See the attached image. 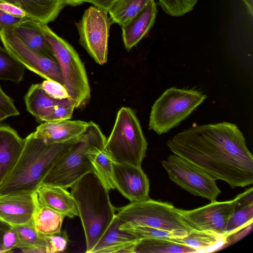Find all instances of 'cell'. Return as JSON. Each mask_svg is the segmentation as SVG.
Masks as SVG:
<instances>
[{"label":"cell","mask_w":253,"mask_h":253,"mask_svg":"<svg viewBox=\"0 0 253 253\" xmlns=\"http://www.w3.org/2000/svg\"><path fill=\"white\" fill-rule=\"evenodd\" d=\"M167 145L174 154L232 188L253 183V157L243 133L234 124L193 126L175 134Z\"/></svg>","instance_id":"6da1fadb"},{"label":"cell","mask_w":253,"mask_h":253,"mask_svg":"<svg viewBox=\"0 0 253 253\" xmlns=\"http://www.w3.org/2000/svg\"><path fill=\"white\" fill-rule=\"evenodd\" d=\"M76 140L46 143L33 132L30 134L15 165L0 184V196L35 193L55 161Z\"/></svg>","instance_id":"7a4b0ae2"},{"label":"cell","mask_w":253,"mask_h":253,"mask_svg":"<svg viewBox=\"0 0 253 253\" xmlns=\"http://www.w3.org/2000/svg\"><path fill=\"white\" fill-rule=\"evenodd\" d=\"M71 187L84 230L85 253H90L115 216L116 208L109 190L94 172L86 174Z\"/></svg>","instance_id":"3957f363"},{"label":"cell","mask_w":253,"mask_h":253,"mask_svg":"<svg viewBox=\"0 0 253 253\" xmlns=\"http://www.w3.org/2000/svg\"><path fill=\"white\" fill-rule=\"evenodd\" d=\"M106 138L99 126L89 122L83 133L71 147L54 163L41 185H49L65 189L71 187L83 176L94 172L88 153L104 148Z\"/></svg>","instance_id":"277c9868"},{"label":"cell","mask_w":253,"mask_h":253,"mask_svg":"<svg viewBox=\"0 0 253 253\" xmlns=\"http://www.w3.org/2000/svg\"><path fill=\"white\" fill-rule=\"evenodd\" d=\"M147 142L133 110L123 107L118 112L114 127L104 149L115 163L141 167Z\"/></svg>","instance_id":"5b68a950"},{"label":"cell","mask_w":253,"mask_h":253,"mask_svg":"<svg viewBox=\"0 0 253 253\" xmlns=\"http://www.w3.org/2000/svg\"><path fill=\"white\" fill-rule=\"evenodd\" d=\"M60 66L68 98L76 108L85 105L90 98L86 72L78 53L66 41L56 35L45 24L40 23Z\"/></svg>","instance_id":"8992f818"},{"label":"cell","mask_w":253,"mask_h":253,"mask_svg":"<svg viewBox=\"0 0 253 253\" xmlns=\"http://www.w3.org/2000/svg\"><path fill=\"white\" fill-rule=\"evenodd\" d=\"M206 97L201 91L194 89H167L152 107L149 127L159 135L168 132L186 119Z\"/></svg>","instance_id":"52a82bcc"},{"label":"cell","mask_w":253,"mask_h":253,"mask_svg":"<svg viewBox=\"0 0 253 253\" xmlns=\"http://www.w3.org/2000/svg\"><path fill=\"white\" fill-rule=\"evenodd\" d=\"M172 204L150 198L115 209L124 223L148 226L173 232L182 237L192 230L181 218Z\"/></svg>","instance_id":"ba28073f"},{"label":"cell","mask_w":253,"mask_h":253,"mask_svg":"<svg viewBox=\"0 0 253 253\" xmlns=\"http://www.w3.org/2000/svg\"><path fill=\"white\" fill-rule=\"evenodd\" d=\"M169 179L192 195L216 201L221 191L215 180L183 158L173 154L162 161Z\"/></svg>","instance_id":"9c48e42d"},{"label":"cell","mask_w":253,"mask_h":253,"mask_svg":"<svg viewBox=\"0 0 253 253\" xmlns=\"http://www.w3.org/2000/svg\"><path fill=\"white\" fill-rule=\"evenodd\" d=\"M112 24L108 12L95 6L87 8L76 23L80 44L99 65L107 61L108 41Z\"/></svg>","instance_id":"30bf717a"},{"label":"cell","mask_w":253,"mask_h":253,"mask_svg":"<svg viewBox=\"0 0 253 253\" xmlns=\"http://www.w3.org/2000/svg\"><path fill=\"white\" fill-rule=\"evenodd\" d=\"M0 40L4 47L25 68L46 80H53L64 84L61 69L56 60L29 47L10 29L0 32Z\"/></svg>","instance_id":"8fae6325"},{"label":"cell","mask_w":253,"mask_h":253,"mask_svg":"<svg viewBox=\"0 0 253 253\" xmlns=\"http://www.w3.org/2000/svg\"><path fill=\"white\" fill-rule=\"evenodd\" d=\"M238 200V196L229 201H212L192 210H176L181 219L192 230L209 231L226 236L227 223L235 211Z\"/></svg>","instance_id":"7c38bea8"},{"label":"cell","mask_w":253,"mask_h":253,"mask_svg":"<svg viewBox=\"0 0 253 253\" xmlns=\"http://www.w3.org/2000/svg\"><path fill=\"white\" fill-rule=\"evenodd\" d=\"M113 180L115 188L130 202L150 199L149 179L141 167L114 162Z\"/></svg>","instance_id":"4fadbf2b"},{"label":"cell","mask_w":253,"mask_h":253,"mask_svg":"<svg viewBox=\"0 0 253 253\" xmlns=\"http://www.w3.org/2000/svg\"><path fill=\"white\" fill-rule=\"evenodd\" d=\"M38 203L36 193L0 196V219L13 227L33 220Z\"/></svg>","instance_id":"5bb4252c"},{"label":"cell","mask_w":253,"mask_h":253,"mask_svg":"<svg viewBox=\"0 0 253 253\" xmlns=\"http://www.w3.org/2000/svg\"><path fill=\"white\" fill-rule=\"evenodd\" d=\"M123 223L124 222L115 214L90 253H133L134 246L139 239L120 229Z\"/></svg>","instance_id":"9a60e30c"},{"label":"cell","mask_w":253,"mask_h":253,"mask_svg":"<svg viewBox=\"0 0 253 253\" xmlns=\"http://www.w3.org/2000/svg\"><path fill=\"white\" fill-rule=\"evenodd\" d=\"M88 123L70 120L45 122L34 132L35 137L46 143H60L76 140L84 131Z\"/></svg>","instance_id":"2e32d148"},{"label":"cell","mask_w":253,"mask_h":253,"mask_svg":"<svg viewBox=\"0 0 253 253\" xmlns=\"http://www.w3.org/2000/svg\"><path fill=\"white\" fill-rule=\"evenodd\" d=\"M158 12L154 0H152L134 17L121 26L126 48L129 50L148 32L154 25Z\"/></svg>","instance_id":"e0dca14e"},{"label":"cell","mask_w":253,"mask_h":253,"mask_svg":"<svg viewBox=\"0 0 253 253\" xmlns=\"http://www.w3.org/2000/svg\"><path fill=\"white\" fill-rule=\"evenodd\" d=\"M21 138L12 128L0 126V184L9 174L24 147Z\"/></svg>","instance_id":"ac0fdd59"},{"label":"cell","mask_w":253,"mask_h":253,"mask_svg":"<svg viewBox=\"0 0 253 253\" xmlns=\"http://www.w3.org/2000/svg\"><path fill=\"white\" fill-rule=\"evenodd\" d=\"M35 193L40 204L71 218L79 216L75 200L66 189L56 186L41 185Z\"/></svg>","instance_id":"d6986e66"},{"label":"cell","mask_w":253,"mask_h":253,"mask_svg":"<svg viewBox=\"0 0 253 253\" xmlns=\"http://www.w3.org/2000/svg\"><path fill=\"white\" fill-rule=\"evenodd\" d=\"M23 10L30 17L47 24L53 21L67 5L63 0H0Z\"/></svg>","instance_id":"ffe728a7"},{"label":"cell","mask_w":253,"mask_h":253,"mask_svg":"<svg viewBox=\"0 0 253 253\" xmlns=\"http://www.w3.org/2000/svg\"><path fill=\"white\" fill-rule=\"evenodd\" d=\"M40 22L31 19L10 29L25 44L40 53L56 60L53 51L40 27Z\"/></svg>","instance_id":"44dd1931"},{"label":"cell","mask_w":253,"mask_h":253,"mask_svg":"<svg viewBox=\"0 0 253 253\" xmlns=\"http://www.w3.org/2000/svg\"><path fill=\"white\" fill-rule=\"evenodd\" d=\"M235 211L229 218L226 235L229 237L252 226L253 221V188L238 195Z\"/></svg>","instance_id":"7402d4cb"},{"label":"cell","mask_w":253,"mask_h":253,"mask_svg":"<svg viewBox=\"0 0 253 253\" xmlns=\"http://www.w3.org/2000/svg\"><path fill=\"white\" fill-rule=\"evenodd\" d=\"M24 99L27 111L41 122H43L63 100L49 96L42 88L41 84H33Z\"/></svg>","instance_id":"603a6c76"},{"label":"cell","mask_w":253,"mask_h":253,"mask_svg":"<svg viewBox=\"0 0 253 253\" xmlns=\"http://www.w3.org/2000/svg\"><path fill=\"white\" fill-rule=\"evenodd\" d=\"M196 249L198 253L211 252L228 243L226 236L209 231L193 230L182 237L171 240Z\"/></svg>","instance_id":"cb8c5ba5"},{"label":"cell","mask_w":253,"mask_h":253,"mask_svg":"<svg viewBox=\"0 0 253 253\" xmlns=\"http://www.w3.org/2000/svg\"><path fill=\"white\" fill-rule=\"evenodd\" d=\"M65 217L64 214L40 204L38 201L33 221L40 234L52 235L61 232Z\"/></svg>","instance_id":"d4e9b609"},{"label":"cell","mask_w":253,"mask_h":253,"mask_svg":"<svg viewBox=\"0 0 253 253\" xmlns=\"http://www.w3.org/2000/svg\"><path fill=\"white\" fill-rule=\"evenodd\" d=\"M198 251L191 247L173 241L159 239H139L135 244L133 253H195Z\"/></svg>","instance_id":"484cf974"},{"label":"cell","mask_w":253,"mask_h":253,"mask_svg":"<svg viewBox=\"0 0 253 253\" xmlns=\"http://www.w3.org/2000/svg\"><path fill=\"white\" fill-rule=\"evenodd\" d=\"M94 174L108 190L115 188L113 180V163L103 148H95L88 153Z\"/></svg>","instance_id":"4316f807"},{"label":"cell","mask_w":253,"mask_h":253,"mask_svg":"<svg viewBox=\"0 0 253 253\" xmlns=\"http://www.w3.org/2000/svg\"><path fill=\"white\" fill-rule=\"evenodd\" d=\"M12 227L18 236V243L16 249L19 252L45 253L42 237L36 229L33 220Z\"/></svg>","instance_id":"83f0119b"},{"label":"cell","mask_w":253,"mask_h":253,"mask_svg":"<svg viewBox=\"0 0 253 253\" xmlns=\"http://www.w3.org/2000/svg\"><path fill=\"white\" fill-rule=\"evenodd\" d=\"M152 0H116L107 10L112 23L123 26Z\"/></svg>","instance_id":"f1b7e54d"},{"label":"cell","mask_w":253,"mask_h":253,"mask_svg":"<svg viewBox=\"0 0 253 253\" xmlns=\"http://www.w3.org/2000/svg\"><path fill=\"white\" fill-rule=\"evenodd\" d=\"M25 67L5 47L0 46V79L19 83L22 80Z\"/></svg>","instance_id":"f546056e"},{"label":"cell","mask_w":253,"mask_h":253,"mask_svg":"<svg viewBox=\"0 0 253 253\" xmlns=\"http://www.w3.org/2000/svg\"><path fill=\"white\" fill-rule=\"evenodd\" d=\"M120 228L130 233L139 239L159 238L171 240L179 237L173 232L148 226H131L124 223Z\"/></svg>","instance_id":"4dcf8cb0"},{"label":"cell","mask_w":253,"mask_h":253,"mask_svg":"<svg viewBox=\"0 0 253 253\" xmlns=\"http://www.w3.org/2000/svg\"><path fill=\"white\" fill-rule=\"evenodd\" d=\"M198 0H159L158 4L166 13L181 16L192 10Z\"/></svg>","instance_id":"1f68e13d"},{"label":"cell","mask_w":253,"mask_h":253,"mask_svg":"<svg viewBox=\"0 0 253 253\" xmlns=\"http://www.w3.org/2000/svg\"><path fill=\"white\" fill-rule=\"evenodd\" d=\"M45 253H56L66 250L69 242L66 231L48 235H42Z\"/></svg>","instance_id":"d6a6232c"},{"label":"cell","mask_w":253,"mask_h":253,"mask_svg":"<svg viewBox=\"0 0 253 253\" xmlns=\"http://www.w3.org/2000/svg\"><path fill=\"white\" fill-rule=\"evenodd\" d=\"M75 108L73 101L68 98L64 99L60 104L55 107L53 112L44 120L43 122H60L70 120Z\"/></svg>","instance_id":"836d02e7"},{"label":"cell","mask_w":253,"mask_h":253,"mask_svg":"<svg viewBox=\"0 0 253 253\" xmlns=\"http://www.w3.org/2000/svg\"><path fill=\"white\" fill-rule=\"evenodd\" d=\"M43 90L51 97L62 100L68 98V93L62 84L51 80H46L41 83Z\"/></svg>","instance_id":"e575fe53"},{"label":"cell","mask_w":253,"mask_h":253,"mask_svg":"<svg viewBox=\"0 0 253 253\" xmlns=\"http://www.w3.org/2000/svg\"><path fill=\"white\" fill-rule=\"evenodd\" d=\"M18 238L15 229L11 227L3 236L1 253L13 252L17 248Z\"/></svg>","instance_id":"d590c367"},{"label":"cell","mask_w":253,"mask_h":253,"mask_svg":"<svg viewBox=\"0 0 253 253\" xmlns=\"http://www.w3.org/2000/svg\"><path fill=\"white\" fill-rule=\"evenodd\" d=\"M31 19H32L14 16L0 10V32L3 30L11 29Z\"/></svg>","instance_id":"8d00e7d4"},{"label":"cell","mask_w":253,"mask_h":253,"mask_svg":"<svg viewBox=\"0 0 253 253\" xmlns=\"http://www.w3.org/2000/svg\"><path fill=\"white\" fill-rule=\"evenodd\" d=\"M0 107L8 115L9 117L16 116L19 115L12 99L7 96L0 87Z\"/></svg>","instance_id":"74e56055"},{"label":"cell","mask_w":253,"mask_h":253,"mask_svg":"<svg viewBox=\"0 0 253 253\" xmlns=\"http://www.w3.org/2000/svg\"><path fill=\"white\" fill-rule=\"evenodd\" d=\"M0 10L14 16L31 18L29 15L21 8L8 2L0 1Z\"/></svg>","instance_id":"f35d334b"},{"label":"cell","mask_w":253,"mask_h":253,"mask_svg":"<svg viewBox=\"0 0 253 253\" xmlns=\"http://www.w3.org/2000/svg\"><path fill=\"white\" fill-rule=\"evenodd\" d=\"M116 0H93L90 3L94 6L107 11L108 7Z\"/></svg>","instance_id":"ab89813d"},{"label":"cell","mask_w":253,"mask_h":253,"mask_svg":"<svg viewBox=\"0 0 253 253\" xmlns=\"http://www.w3.org/2000/svg\"><path fill=\"white\" fill-rule=\"evenodd\" d=\"M11 227L9 224L0 219V253H1V251L2 238L4 233Z\"/></svg>","instance_id":"60d3db41"},{"label":"cell","mask_w":253,"mask_h":253,"mask_svg":"<svg viewBox=\"0 0 253 253\" xmlns=\"http://www.w3.org/2000/svg\"><path fill=\"white\" fill-rule=\"evenodd\" d=\"M67 5L76 6L81 4L84 2H91L93 0H63Z\"/></svg>","instance_id":"b9f144b4"},{"label":"cell","mask_w":253,"mask_h":253,"mask_svg":"<svg viewBox=\"0 0 253 253\" xmlns=\"http://www.w3.org/2000/svg\"><path fill=\"white\" fill-rule=\"evenodd\" d=\"M246 4L249 14L253 17V0H243Z\"/></svg>","instance_id":"7bdbcfd3"},{"label":"cell","mask_w":253,"mask_h":253,"mask_svg":"<svg viewBox=\"0 0 253 253\" xmlns=\"http://www.w3.org/2000/svg\"><path fill=\"white\" fill-rule=\"evenodd\" d=\"M8 117V115L0 107V123Z\"/></svg>","instance_id":"ee69618b"}]
</instances>
